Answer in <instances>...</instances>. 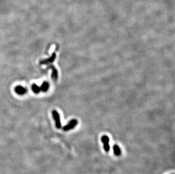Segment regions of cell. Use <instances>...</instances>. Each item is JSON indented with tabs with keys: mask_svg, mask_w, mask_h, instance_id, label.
I'll return each instance as SVG.
<instances>
[{
	"mask_svg": "<svg viewBox=\"0 0 175 174\" xmlns=\"http://www.w3.org/2000/svg\"><path fill=\"white\" fill-rule=\"evenodd\" d=\"M101 142L104 144V149L106 152H108L109 151L110 147L109 142V138L107 135H103L101 138Z\"/></svg>",
	"mask_w": 175,
	"mask_h": 174,
	"instance_id": "cell-1",
	"label": "cell"
},
{
	"mask_svg": "<svg viewBox=\"0 0 175 174\" xmlns=\"http://www.w3.org/2000/svg\"><path fill=\"white\" fill-rule=\"evenodd\" d=\"M52 115L56 122V127L57 128L59 129V128L61 127V121H60V115L56 110H53Z\"/></svg>",
	"mask_w": 175,
	"mask_h": 174,
	"instance_id": "cell-2",
	"label": "cell"
},
{
	"mask_svg": "<svg viewBox=\"0 0 175 174\" xmlns=\"http://www.w3.org/2000/svg\"><path fill=\"white\" fill-rule=\"evenodd\" d=\"M78 124V121L76 119H72L71 120H70L69 122V123L67 124V125H66L64 127L63 129L65 131H67L70 130V129H73Z\"/></svg>",
	"mask_w": 175,
	"mask_h": 174,
	"instance_id": "cell-3",
	"label": "cell"
},
{
	"mask_svg": "<svg viewBox=\"0 0 175 174\" xmlns=\"http://www.w3.org/2000/svg\"><path fill=\"white\" fill-rule=\"evenodd\" d=\"M48 67H49V69H51L52 71V75H51L52 79L54 81L57 80V79H58V71H57L56 68L54 67L53 65H52V64H50Z\"/></svg>",
	"mask_w": 175,
	"mask_h": 174,
	"instance_id": "cell-4",
	"label": "cell"
},
{
	"mask_svg": "<svg viewBox=\"0 0 175 174\" xmlns=\"http://www.w3.org/2000/svg\"><path fill=\"white\" fill-rule=\"evenodd\" d=\"M56 58V53H53L52 54V55L51 56V57H49V58L48 59H46V60H42L40 63L41 64H49V63L53 62L54 60H55Z\"/></svg>",
	"mask_w": 175,
	"mask_h": 174,
	"instance_id": "cell-5",
	"label": "cell"
},
{
	"mask_svg": "<svg viewBox=\"0 0 175 174\" xmlns=\"http://www.w3.org/2000/svg\"><path fill=\"white\" fill-rule=\"evenodd\" d=\"M27 90L26 88H24L22 86H20V85L17 86L15 88V92L19 95H23V94H25L27 92Z\"/></svg>",
	"mask_w": 175,
	"mask_h": 174,
	"instance_id": "cell-6",
	"label": "cell"
},
{
	"mask_svg": "<svg viewBox=\"0 0 175 174\" xmlns=\"http://www.w3.org/2000/svg\"><path fill=\"white\" fill-rule=\"evenodd\" d=\"M40 91H42L43 92H46L48 89H49V84L48 82H43V83L42 84V86L40 87Z\"/></svg>",
	"mask_w": 175,
	"mask_h": 174,
	"instance_id": "cell-7",
	"label": "cell"
},
{
	"mask_svg": "<svg viewBox=\"0 0 175 174\" xmlns=\"http://www.w3.org/2000/svg\"><path fill=\"white\" fill-rule=\"evenodd\" d=\"M114 152L116 156H120L121 154V151L120 147L117 145H114Z\"/></svg>",
	"mask_w": 175,
	"mask_h": 174,
	"instance_id": "cell-8",
	"label": "cell"
},
{
	"mask_svg": "<svg viewBox=\"0 0 175 174\" xmlns=\"http://www.w3.org/2000/svg\"><path fill=\"white\" fill-rule=\"evenodd\" d=\"M32 89L35 93H39L40 91V88L38 85L35 84L32 85Z\"/></svg>",
	"mask_w": 175,
	"mask_h": 174,
	"instance_id": "cell-9",
	"label": "cell"
}]
</instances>
